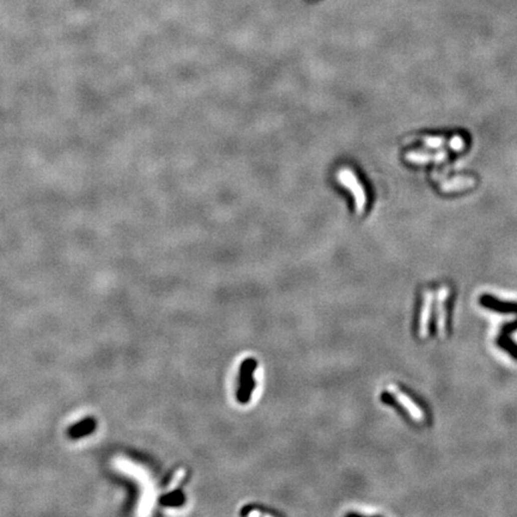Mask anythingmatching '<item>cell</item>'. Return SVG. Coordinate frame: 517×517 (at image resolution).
Instances as JSON below:
<instances>
[{"mask_svg": "<svg viewBox=\"0 0 517 517\" xmlns=\"http://www.w3.org/2000/svg\"><path fill=\"white\" fill-rule=\"evenodd\" d=\"M338 180H339L341 186L346 187L351 194H352L353 198H355L357 213L362 214L366 206V194L361 181L358 180L356 174H353V171L349 168L340 169L339 172H338Z\"/></svg>", "mask_w": 517, "mask_h": 517, "instance_id": "6da1fadb", "label": "cell"}, {"mask_svg": "<svg viewBox=\"0 0 517 517\" xmlns=\"http://www.w3.org/2000/svg\"><path fill=\"white\" fill-rule=\"evenodd\" d=\"M480 303H481L482 307L488 308V309L494 310V312L498 313H517V303L495 300L494 297L488 296V295L481 296Z\"/></svg>", "mask_w": 517, "mask_h": 517, "instance_id": "7a4b0ae2", "label": "cell"}, {"mask_svg": "<svg viewBox=\"0 0 517 517\" xmlns=\"http://www.w3.org/2000/svg\"><path fill=\"white\" fill-rule=\"evenodd\" d=\"M97 427V421L94 419V418H85L79 421V423L75 424L69 429V436L71 438L77 439L82 438V437L89 436L95 431Z\"/></svg>", "mask_w": 517, "mask_h": 517, "instance_id": "3957f363", "label": "cell"}, {"mask_svg": "<svg viewBox=\"0 0 517 517\" xmlns=\"http://www.w3.org/2000/svg\"><path fill=\"white\" fill-rule=\"evenodd\" d=\"M447 158V152L445 151H442V152H438L437 155H431V153H420V152H408L406 155V159L408 162L415 163V164H424V163H427L429 161H436V162H442Z\"/></svg>", "mask_w": 517, "mask_h": 517, "instance_id": "277c9868", "label": "cell"}, {"mask_svg": "<svg viewBox=\"0 0 517 517\" xmlns=\"http://www.w3.org/2000/svg\"><path fill=\"white\" fill-rule=\"evenodd\" d=\"M474 184H475V180L473 177H456L443 182L441 184V188L444 192H451V190H462L470 188Z\"/></svg>", "mask_w": 517, "mask_h": 517, "instance_id": "5b68a950", "label": "cell"}, {"mask_svg": "<svg viewBox=\"0 0 517 517\" xmlns=\"http://www.w3.org/2000/svg\"><path fill=\"white\" fill-rule=\"evenodd\" d=\"M423 141L427 147H431V149H437V147H441L444 145L447 139H445L444 137H425V138H423Z\"/></svg>", "mask_w": 517, "mask_h": 517, "instance_id": "8992f818", "label": "cell"}, {"mask_svg": "<svg viewBox=\"0 0 517 517\" xmlns=\"http://www.w3.org/2000/svg\"><path fill=\"white\" fill-rule=\"evenodd\" d=\"M464 145H466V144H464L463 138L460 137V135H455V137H452L451 140L449 141V146L454 151L463 150Z\"/></svg>", "mask_w": 517, "mask_h": 517, "instance_id": "52a82bcc", "label": "cell"}]
</instances>
